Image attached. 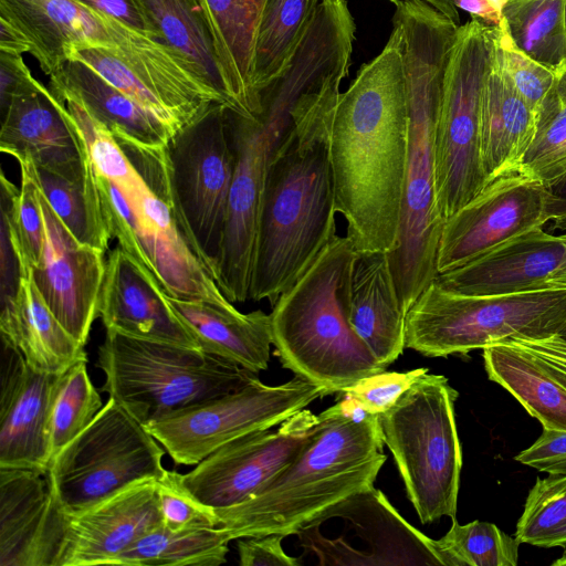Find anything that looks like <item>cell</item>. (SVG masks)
Segmentation results:
<instances>
[{"instance_id":"6da1fadb","label":"cell","mask_w":566,"mask_h":566,"mask_svg":"<svg viewBox=\"0 0 566 566\" xmlns=\"http://www.w3.org/2000/svg\"><path fill=\"white\" fill-rule=\"evenodd\" d=\"M409 115L396 34L338 94L328 132L335 205L358 253L390 252L398 239Z\"/></svg>"},{"instance_id":"7a4b0ae2","label":"cell","mask_w":566,"mask_h":566,"mask_svg":"<svg viewBox=\"0 0 566 566\" xmlns=\"http://www.w3.org/2000/svg\"><path fill=\"white\" fill-rule=\"evenodd\" d=\"M52 94L85 142L111 238L151 273L167 295L233 305L197 254L176 210L166 146L116 142L78 101Z\"/></svg>"},{"instance_id":"3957f363","label":"cell","mask_w":566,"mask_h":566,"mask_svg":"<svg viewBox=\"0 0 566 566\" xmlns=\"http://www.w3.org/2000/svg\"><path fill=\"white\" fill-rule=\"evenodd\" d=\"M342 81H331L301 105L273 154L259 216L253 301L274 305L337 235L328 132Z\"/></svg>"},{"instance_id":"277c9868","label":"cell","mask_w":566,"mask_h":566,"mask_svg":"<svg viewBox=\"0 0 566 566\" xmlns=\"http://www.w3.org/2000/svg\"><path fill=\"white\" fill-rule=\"evenodd\" d=\"M392 32L402 59L409 115L398 239L388 252L405 311L436 280L444 218L436 179V130L444 75L459 24L423 0L395 2Z\"/></svg>"},{"instance_id":"5b68a950","label":"cell","mask_w":566,"mask_h":566,"mask_svg":"<svg viewBox=\"0 0 566 566\" xmlns=\"http://www.w3.org/2000/svg\"><path fill=\"white\" fill-rule=\"evenodd\" d=\"M296 457L243 502L214 509L231 539L294 535L311 518L374 485L387 457L378 416L343 397L324 410Z\"/></svg>"},{"instance_id":"8992f818","label":"cell","mask_w":566,"mask_h":566,"mask_svg":"<svg viewBox=\"0 0 566 566\" xmlns=\"http://www.w3.org/2000/svg\"><path fill=\"white\" fill-rule=\"evenodd\" d=\"M357 255L346 235H336L270 314L272 345L282 366L321 386L326 396L386 370L349 321Z\"/></svg>"},{"instance_id":"52a82bcc","label":"cell","mask_w":566,"mask_h":566,"mask_svg":"<svg viewBox=\"0 0 566 566\" xmlns=\"http://www.w3.org/2000/svg\"><path fill=\"white\" fill-rule=\"evenodd\" d=\"M565 323L566 286L470 295L434 280L407 313L405 345L427 357H447L514 338H551Z\"/></svg>"},{"instance_id":"ba28073f","label":"cell","mask_w":566,"mask_h":566,"mask_svg":"<svg viewBox=\"0 0 566 566\" xmlns=\"http://www.w3.org/2000/svg\"><path fill=\"white\" fill-rule=\"evenodd\" d=\"M95 365L105 376L101 390L144 424L235 391L256 376L199 349L108 331Z\"/></svg>"},{"instance_id":"9c48e42d","label":"cell","mask_w":566,"mask_h":566,"mask_svg":"<svg viewBox=\"0 0 566 566\" xmlns=\"http://www.w3.org/2000/svg\"><path fill=\"white\" fill-rule=\"evenodd\" d=\"M458 395L448 378L427 371L378 415L381 439L422 524L457 515L462 468L454 415Z\"/></svg>"},{"instance_id":"30bf717a","label":"cell","mask_w":566,"mask_h":566,"mask_svg":"<svg viewBox=\"0 0 566 566\" xmlns=\"http://www.w3.org/2000/svg\"><path fill=\"white\" fill-rule=\"evenodd\" d=\"M143 422L111 398L93 422L51 461L48 479L65 515L81 513L165 473V449Z\"/></svg>"},{"instance_id":"8fae6325","label":"cell","mask_w":566,"mask_h":566,"mask_svg":"<svg viewBox=\"0 0 566 566\" xmlns=\"http://www.w3.org/2000/svg\"><path fill=\"white\" fill-rule=\"evenodd\" d=\"M492 46V27L475 18L459 27L436 130L437 193L444 220L489 184L481 158V95Z\"/></svg>"},{"instance_id":"7c38bea8","label":"cell","mask_w":566,"mask_h":566,"mask_svg":"<svg viewBox=\"0 0 566 566\" xmlns=\"http://www.w3.org/2000/svg\"><path fill=\"white\" fill-rule=\"evenodd\" d=\"M227 108L224 104L214 103L179 128L166 146L176 210L212 276L234 175Z\"/></svg>"},{"instance_id":"4fadbf2b","label":"cell","mask_w":566,"mask_h":566,"mask_svg":"<svg viewBox=\"0 0 566 566\" xmlns=\"http://www.w3.org/2000/svg\"><path fill=\"white\" fill-rule=\"evenodd\" d=\"M325 390L295 376L277 386L258 377L242 388L174 411L145 427L177 464L196 465L223 444L266 430L305 409Z\"/></svg>"},{"instance_id":"5bb4252c","label":"cell","mask_w":566,"mask_h":566,"mask_svg":"<svg viewBox=\"0 0 566 566\" xmlns=\"http://www.w3.org/2000/svg\"><path fill=\"white\" fill-rule=\"evenodd\" d=\"M321 565H442L437 539L409 524L374 485L327 507L295 534Z\"/></svg>"},{"instance_id":"9a60e30c","label":"cell","mask_w":566,"mask_h":566,"mask_svg":"<svg viewBox=\"0 0 566 566\" xmlns=\"http://www.w3.org/2000/svg\"><path fill=\"white\" fill-rule=\"evenodd\" d=\"M227 125L234 154V175L213 277L232 303L249 298L259 216L273 154L293 123L270 109L255 118L227 108Z\"/></svg>"},{"instance_id":"2e32d148","label":"cell","mask_w":566,"mask_h":566,"mask_svg":"<svg viewBox=\"0 0 566 566\" xmlns=\"http://www.w3.org/2000/svg\"><path fill=\"white\" fill-rule=\"evenodd\" d=\"M70 59L87 64L175 132L214 103L223 104L174 51L147 35L138 34L124 49L75 48Z\"/></svg>"},{"instance_id":"e0dca14e","label":"cell","mask_w":566,"mask_h":566,"mask_svg":"<svg viewBox=\"0 0 566 566\" xmlns=\"http://www.w3.org/2000/svg\"><path fill=\"white\" fill-rule=\"evenodd\" d=\"M548 187L523 172L503 175L444 221L438 274L471 263L551 221Z\"/></svg>"},{"instance_id":"ac0fdd59","label":"cell","mask_w":566,"mask_h":566,"mask_svg":"<svg viewBox=\"0 0 566 566\" xmlns=\"http://www.w3.org/2000/svg\"><path fill=\"white\" fill-rule=\"evenodd\" d=\"M318 417L303 409L272 428L230 441L181 474L185 486L205 505L228 507L259 491L301 451Z\"/></svg>"},{"instance_id":"d6986e66","label":"cell","mask_w":566,"mask_h":566,"mask_svg":"<svg viewBox=\"0 0 566 566\" xmlns=\"http://www.w3.org/2000/svg\"><path fill=\"white\" fill-rule=\"evenodd\" d=\"M36 195L43 220V244L39 262L31 271L32 279L56 318L85 346L92 325L98 317L105 252L80 242L73 235L38 184Z\"/></svg>"},{"instance_id":"ffe728a7","label":"cell","mask_w":566,"mask_h":566,"mask_svg":"<svg viewBox=\"0 0 566 566\" xmlns=\"http://www.w3.org/2000/svg\"><path fill=\"white\" fill-rule=\"evenodd\" d=\"M1 344L0 468L48 473L51 411L61 374L39 371L15 347Z\"/></svg>"},{"instance_id":"44dd1931","label":"cell","mask_w":566,"mask_h":566,"mask_svg":"<svg viewBox=\"0 0 566 566\" xmlns=\"http://www.w3.org/2000/svg\"><path fill=\"white\" fill-rule=\"evenodd\" d=\"M0 149L15 160L29 157L39 167L66 178L84 176L91 158L64 104L34 77L1 113Z\"/></svg>"},{"instance_id":"7402d4cb","label":"cell","mask_w":566,"mask_h":566,"mask_svg":"<svg viewBox=\"0 0 566 566\" xmlns=\"http://www.w3.org/2000/svg\"><path fill=\"white\" fill-rule=\"evenodd\" d=\"M157 480H146L66 515L55 566L113 565L149 531L163 524Z\"/></svg>"},{"instance_id":"603a6c76","label":"cell","mask_w":566,"mask_h":566,"mask_svg":"<svg viewBox=\"0 0 566 566\" xmlns=\"http://www.w3.org/2000/svg\"><path fill=\"white\" fill-rule=\"evenodd\" d=\"M98 317L108 332L200 350L157 280L118 244L106 259Z\"/></svg>"},{"instance_id":"cb8c5ba5","label":"cell","mask_w":566,"mask_h":566,"mask_svg":"<svg viewBox=\"0 0 566 566\" xmlns=\"http://www.w3.org/2000/svg\"><path fill=\"white\" fill-rule=\"evenodd\" d=\"M65 523L48 473L0 468L1 566H55Z\"/></svg>"},{"instance_id":"d4e9b609","label":"cell","mask_w":566,"mask_h":566,"mask_svg":"<svg viewBox=\"0 0 566 566\" xmlns=\"http://www.w3.org/2000/svg\"><path fill=\"white\" fill-rule=\"evenodd\" d=\"M566 277V233L543 228L525 232L489 254L440 273L443 287L470 295H499L562 286Z\"/></svg>"},{"instance_id":"484cf974","label":"cell","mask_w":566,"mask_h":566,"mask_svg":"<svg viewBox=\"0 0 566 566\" xmlns=\"http://www.w3.org/2000/svg\"><path fill=\"white\" fill-rule=\"evenodd\" d=\"M0 17L25 35L30 53L49 76L60 70L75 48L120 49L137 34L75 0H0Z\"/></svg>"},{"instance_id":"4316f807","label":"cell","mask_w":566,"mask_h":566,"mask_svg":"<svg viewBox=\"0 0 566 566\" xmlns=\"http://www.w3.org/2000/svg\"><path fill=\"white\" fill-rule=\"evenodd\" d=\"M406 317L388 252L358 253L352 272L349 321L385 368L406 347Z\"/></svg>"},{"instance_id":"83f0119b","label":"cell","mask_w":566,"mask_h":566,"mask_svg":"<svg viewBox=\"0 0 566 566\" xmlns=\"http://www.w3.org/2000/svg\"><path fill=\"white\" fill-rule=\"evenodd\" d=\"M535 130L536 113L515 90L492 46L481 95V158L489 184L518 170Z\"/></svg>"},{"instance_id":"f1b7e54d","label":"cell","mask_w":566,"mask_h":566,"mask_svg":"<svg viewBox=\"0 0 566 566\" xmlns=\"http://www.w3.org/2000/svg\"><path fill=\"white\" fill-rule=\"evenodd\" d=\"M176 315L196 338L200 350L232 361L254 374L268 368L272 345L270 314L241 313L234 305L167 295Z\"/></svg>"},{"instance_id":"f546056e","label":"cell","mask_w":566,"mask_h":566,"mask_svg":"<svg viewBox=\"0 0 566 566\" xmlns=\"http://www.w3.org/2000/svg\"><path fill=\"white\" fill-rule=\"evenodd\" d=\"M49 88L78 101L115 139L165 147L176 133L80 60L69 59L50 76Z\"/></svg>"},{"instance_id":"4dcf8cb0","label":"cell","mask_w":566,"mask_h":566,"mask_svg":"<svg viewBox=\"0 0 566 566\" xmlns=\"http://www.w3.org/2000/svg\"><path fill=\"white\" fill-rule=\"evenodd\" d=\"M230 98L231 111L255 118L254 50L265 0H199Z\"/></svg>"},{"instance_id":"1f68e13d","label":"cell","mask_w":566,"mask_h":566,"mask_svg":"<svg viewBox=\"0 0 566 566\" xmlns=\"http://www.w3.org/2000/svg\"><path fill=\"white\" fill-rule=\"evenodd\" d=\"M1 339L15 347L34 369L61 374L81 359L84 346L61 324L39 292L32 274L21 275L13 298L1 304Z\"/></svg>"},{"instance_id":"d6a6232c","label":"cell","mask_w":566,"mask_h":566,"mask_svg":"<svg viewBox=\"0 0 566 566\" xmlns=\"http://www.w3.org/2000/svg\"><path fill=\"white\" fill-rule=\"evenodd\" d=\"M157 39L174 51L205 86L228 107L213 40L199 0H137Z\"/></svg>"},{"instance_id":"836d02e7","label":"cell","mask_w":566,"mask_h":566,"mask_svg":"<svg viewBox=\"0 0 566 566\" xmlns=\"http://www.w3.org/2000/svg\"><path fill=\"white\" fill-rule=\"evenodd\" d=\"M490 380L506 389L543 428L566 430V388L512 340L483 348Z\"/></svg>"},{"instance_id":"e575fe53","label":"cell","mask_w":566,"mask_h":566,"mask_svg":"<svg viewBox=\"0 0 566 566\" xmlns=\"http://www.w3.org/2000/svg\"><path fill=\"white\" fill-rule=\"evenodd\" d=\"M321 0H265L255 50L253 86L260 92L289 67Z\"/></svg>"},{"instance_id":"d590c367","label":"cell","mask_w":566,"mask_h":566,"mask_svg":"<svg viewBox=\"0 0 566 566\" xmlns=\"http://www.w3.org/2000/svg\"><path fill=\"white\" fill-rule=\"evenodd\" d=\"M232 541L222 527L171 530L164 524L142 536L113 565L218 566L227 560Z\"/></svg>"},{"instance_id":"8d00e7d4","label":"cell","mask_w":566,"mask_h":566,"mask_svg":"<svg viewBox=\"0 0 566 566\" xmlns=\"http://www.w3.org/2000/svg\"><path fill=\"white\" fill-rule=\"evenodd\" d=\"M33 177L65 227L82 243L106 252L112 239L104 219L91 163L88 171L66 178L36 167L29 157Z\"/></svg>"},{"instance_id":"74e56055","label":"cell","mask_w":566,"mask_h":566,"mask_svg":"<svg viewBox=\"0 0 566 566\" xmlns=\"http://www.w3.org/2000/svg\"><path fill=\"white\" fill-rule=\"evenodd\" d=\"M502 18L527 56L555 73L566 66L565 0H506Z\"/></svg>"},{"instance_id":"f35d334b","label":"cell","mask_w":566,"mask_h":566,"mask_svg":"<svg viewBox=\"0 0 566 566\" xmlns=\"http://www.w3.org/2000/svg\"><path fill=\"white\" fill-rule=\"evenodd\" d=\"M518 172L552 185L566 174V66L536 113V130Z\"/></svg>"},{"instance_id":"ab89813d","label":"cell","mask_w":566,"mask_h":566,"mask_svg":"<svg viewBox=\"0 0 566 566\" xmlns=\"http://www.w3.org/2000/svg\"><path fill=\"white\" fill-rule=\"evenodd\" d=\"M17 161L21 170L19 189L1 174V226L9 233L21 275H25L31 273L41 255L43 220L30 165L25 158Z\"/></svg>"},{"instance_id":"60d3db41","label":"cell","mask_w":566,"mask_h":566,"mask_svg":"<svg viewBox=\"0 0 566 566\" xmlns=\"http://www.w3.org/2000/svg\"><path fill=\"white\" fill-rule=\"evenodd\" d=\"M86 363L87 358L81 359L60 375L50 422L52 459L84 431L103 408Z\"/></svg>"},{"instance_id":"b9f144b4","label":"cell","mask_w":566,"mask_h":566,"mask_svg":"<svg viewBox=\"0 0 566 566\" xmlns=\"http://www.w3.org/2000/svg\"><path fill=\"white\" fill-rule=\"evenodd\" d=\"M437 542L444 566H516L518 562L521 543L490 522L461 525L454 517Z\"/></svg>"},{"instance_id":"7bdbcfd3","label":"cell","mask_w":566,"mask_h":566,"mask_svg":"<svg viewBox=\"0 0 566 566\" xmlns=\"http://www.w3.org/2000/svg\"><path fill=\"white\" fill-rule=\"evenodd\" d=\"M514 537L521 544L566 547V475L548 474L536 480Z\"/></svg>"},{"instance_id":"ee69618b","label":"cell","mask_w":566,"mask_h":566,"mask_svg":"<svg viewBox=\"0 0 566 566\" xmlns=\"http://www.w3.org/2000/svg\"><path fill=\"white\" fill-rule=\"evenodd\" d=\"M492 33L494 53L500 66L518 94L537 113L554 85L557 73L534 61L514 44L503 18L499 27L492 28Z\"/></svg>"},{"instance_id":"f6af8a7d","label":"cell","mask_w":566,"mask_h":566,"mask_svg":"<svg viewBox=\"0 0 566 566\" xmlns=\"http://www.w3.org/2000/svg\"><path fill=\"white\" fill-rule=\"evenodd\" d=\"M156 483L161 520L166 527H217L214 509L201 503L185 486L180 473L166 470Z\"/></svg>"},{"instance_id":"bcb514c9","label":"cell","mask_w":566,"mask_h":566,"mask_svg":"<svg viewBox=\"0 0 566 566\" xmlns=\"http://www.w3.org/2000/svg\"><path fill=\"white\" fill-rule=\"evenodd\" d=\"M427 371V368L406 373L385 370L360 379L339 395L365 412L378 416L388 410L400 395Z\"/></svg>"},{"instance_id":"7dc6e473","label":"cell","mask_w":566,"mask_h":566,"mask_svg":"<svg viewBox=\"0 0 566 566\" xmlns=\"http://www.w3.org/2000/svg\"><path fill=\"white\" fill-rule=\"evenodd\" d=\"M514 459L541 472L566 475V430L543 428L536 441Z\"/></svg>"},{"instance_id":"c3c4849f","label":"cell","mask_w":566,"mask_h":566,"mask_svg":"<svg viewBox=\"0 0 566 566\" xmlns=\"http://www.w3.org/2000/svg\"><path fill=\"white\" fill-rule=\"evenodd\" d=\"M282 534L247 537L238 541L240 565L242 566H298L302 563L289 556L283 547Z\"/></svg>"},{"instance_id":"681fc988","label":"cell","mask_w":566,"mask_h":566,"mask_svg":"<svg viewBox=\"0 0 566 566\" xmlns=\"http://www.w3.org/2000/svg\"><path fill=\"white\" fill-rule=\"evenodd\" d=\"M99 15L157 41L156 32L137 0H75ZM160 42V41H159Z\"/></svg>"},{"instance_id":"f907efd6","label":"cell","mask_w":566,"mask_h":566,"mask_svg":"<svg viewBox=\"0 0 566 566\" xmlns=\"http://www.w3.org/2000/svg\"><path fill=\"white\" fill-rule=\"evenodd\" d=\"M528 350L560 385L566 388V345L546 339H510Z\"/></svg>"},{"instance_id":"816d5d0a","label":"cell","mask_w":566,"mask_h":566,"mask_svg":"<svg viewBox=\"0 0 566 566\" xmlns=\"http://www.w3.org/2000/svg\"><path fill=\"white\" fill-rule=\"evenodd\" d=\"M32 74L22 59V54L0 51V109L8 107L15 93L31 78Z\"/></svg>"},{"instance_id":"f5cc1de1","label":"cell","mask_w":566,"mask_h":566,"mask_svg":"<svg viewBox=\"0 0 566 566\" xmlns=\"http://www.w3.org/2000/svg\"><path fill=\"white\" fill-rule=\"evenodd\" d=\"M0 51L23 54L31 51L25 35L4 18L0 17Z\"/></svg>"},{"instance_id":"db71d44e","label":"cell","mask_w":566,"mask_h":566,"mask_svg":"<svg viewBox=\"0 0 566 566\" xmlns=\"http://www.w3.org/2000/svg\"><path fill=\"white\" fill-rule=\"evenodd\" d=\"M547 187L551 196L548 203L551 221L566 219V174Z\"/></svg>"},{"instance_id":"11a10c76","label":"cell","mask_w":566,"mask_h":566,"mask_svg":"<svg viewBox=\"0 0 566 566\" xmlns=\"http://www.w3.org/2000/svg\"><path fill=\"white\" fill-rule=\"evenodd\" d=\"M553 338L566 345V323L562 329L555 336H553Z\"/></svg>"},{"instance_id":"9f6ffc18","label":"cell","mask_w":566,"mask_h":566,"mask_svg":"<svg viewBox=\"0 0 566 566\" xmlns=\"http://www.w3.org/2000/svg\"><path fill=\"white\" fill-rule=\"evenodd\" d=\"M553 230H560L566 232V219L553 221Z\"/></svg>"},{"instance_id":"6f0895ef","label":"cell","mask_w":566,"mask_h":566,"mask_svg":"<svg viewBox=\"0 0 566 566\" xmlns=\"http://www.w3.org/2000/svg\"><path fill=\"white\" fill-rule=\"evenodd\" d=\"M428 3H430L431 6H436L440 0H423Z\"/></svg>"},{"instance_id":"680465c9","label":"cell","mask_w":566,"mask_h":566,"mask_svg":"<svg viewBox=\"0 0 566 566\" xmlns=\"http://www.w3.org/2000/svg\"><path fill=\"white\" fill-rule=\"evenodd\" d=\"M562 285L566 286V277L563 280Z\"/></svg>"},{"instance_id":"91938a15","label":"cell","mask_w":566,"mask_h":566,"mask_svg":"<svg viewBox=\"0 0 566 566\" xmlns=\"http://www.w3.org/2000/svg\"><path fill=\"white\" fill-rule=\"evenodd\" d=\"M389 1H391V2H394V3H395V2L400 1V0H389Z\"/></svg>"},{"instance_id":"94428289","label":"cell","mask_w":566,"mask_h":566,"mask_svg":"<svg viewBox=\"0 0 566 566\" xmlns=\"http://www.w3.org/2000/svg\"><path fill=\"white\" fill-rule=\"evenodd\" d=\"M565 17H566V0H565Z\"/></svg>"}]
</instances>
